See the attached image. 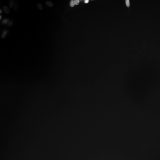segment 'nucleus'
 <instances>
[{
	"instance_id": "1",
	"label": "nucleus",
	"mask_w": 160,
	"mask_h": 160,
	"mask_svg": "<svg viewBox=\"0 0 160 160\" xmlns=\"http://www.w3.org/2000/svg\"><path fill=\"white\" fill-rule=\"evenodd\" d=\"M33 16L36 28L37 29L42 28L45 25L46 20H47V9H46V6L42 2L36 4Z\"/></svg>"
},
{
	"instance_id": "2",
	"label": "nucleus",
	"mask_w": 160,
	"mask_h": 160,
	"mask_svg": "<svg viewBox=\"0 0 160 160\" xmlns=\"http://www.w3.org/2000/svg\"><path fill=\"white\" fill-rule=\"evenodd\" d=\"M8 24L11 29L17 34H22L25 29L23 21L17 15H11L8 18Z\"/></svg>"
},
{
	"instance_id": "3",
	"label": "nucleus",
	"mask_w": 160,
	"mask_h": 160,
	"mask_svg": "<svg viewBox=\"0 0 160 160\" xmlns=\"http://www.w3.org/2000/svg\"><path fill=\"white\" fill-rule=\"evenodd\" d=\"M114 10L120 17L124 18L131 17L133 13L132 7L127 3H117L114 5Z\"/></svg>"
},
{
	"instance_id": "4",
	"label": "nucleus",
	"mask_w": 160,
	"mask_h": 160,
	"mask_svg": "<svg viewBox=\"0 0 160 160\" xmlns=\"http://www.w3.org/2000/svg\"><path fill=\"white\" fill-rule=\"evenodd\" d=\"M34 0H26L22 4V14L25 21H31L36 6Z\"/></svg>"
},
{
	"instance_id": "5",
	"label": "nucleus",
	"mask_w": 160,
	"mask_h": 160,
	"mask_svg": "<svg viewBox=\"0 0 160 160\" xmlns=\"http://www.w3.org/2000/svg\"><path fill=\"white\" fill-rule=\"evenodd\" d=\"M93 14L96 22H97L100 26L104 27V26L107 25V14H106L105 11H104L102 8H96L93 10Z\"/></svg>"
},
{
	"instance_id": "6",
	"label": "nucleus",
	"mask_w": 160,
	"mask_h": 160,
	"mask_svg": "<svg viewBox=\"0 0 160 160\" xmlns=\"http://www.w3.org/2000/svg\"><path fill=\"white\" fill-rule=\"evenodd\" d=\"M15 86H16V79H12L10 82L9 85L6 87L5 90V93L6 97H9L13 94L15 90Z\"/></svg>"
},
{
	"instance_id": "7",
	"label": "nucleus",
	"mask_w": 160,
	"mask_h": 160,
	"mask_svg": "<svg viewBox=\"0 0 160 160\" xmlns=\"http://www.w3.org/2000/svg\"><path fill=\"white\" fill-rule=\"evenodd\" d=\"M6 31L5 26L2 23H0V34H3Z\"/></svg>"
},
{
	"instance_id": "8",
	"label": "nucleus",
	"mask_w": 160,
	"mask_h": 160,
	"mask_svg": "<svg viewBox=\"0 0 160 160\" xmlns=\"http://www.w3.org/2000/svg\"><path fill=\"white\" fill-rule=\"evenodd\" d=\"M4 44H5V41H4L3 39H0V49H2Z\"/></svg>"
}]
</instances>
